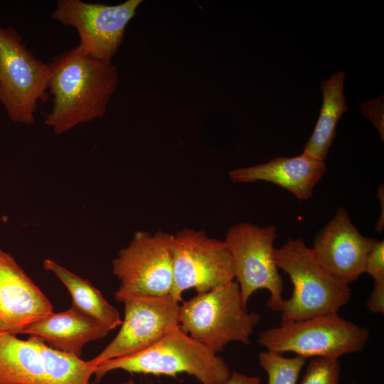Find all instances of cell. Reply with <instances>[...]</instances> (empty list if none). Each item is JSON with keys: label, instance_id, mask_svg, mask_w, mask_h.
I'll return each mask as SVG.
<instances>
[{"label": "cell", "instance_id": "cell-1", "mask_svg": "<svg viewBox=\"0 0 384 384\" xmlns=\"http://www.w3.org/2000/svg\"><path fill=\"white\" fill-rule=\"evenodd\" d=\"M118 71L78 46L56 55L48 64V91L53 106L44 123L62 134L105 115L117 90Z\"/></svg>", "mask_w": 384, "mask_h": 384}, {"label": "cell", "instance_id": "cell-2", "mask_svg": "<svg viewBox=\"0 0 384 384\" xmlns=\"http://www.w3.org/2000/svg\"><path fill=\"white\" fill-rule=\"evenodd\" d=\"M114 370L174 377L186 373L201 384H223L231 374L222 357L191 338L180 326L139 353L95 366V383Z\"/></svg>", "mask_w": 384, "mask_h": 384}, {"label": "cell", "instance_id": "cell-3", "mask_svg": "<svg viewBox=\"0 0 384 384\" xmlns=\"http://www.w3.org/2000/svg\"><path fill=\"white\" fill-rule=\"evenodd\" d=\"M277 268L286 272L293 291L284 299L282 321L302 320L338 313L351 299L348 284L328 272L302 238L290 239L274 250Z\"/></svg>", "mask_w": 384, "mask_h": 384}, {"label": "cell", "instance_id": "cell-4", "mask_svg": "<svg viewBox=\"0 0 384 384\" xmlns=\"http://www.w3.org/2000/svg\"><path fill=\"white\" fill-rule=\"evenodd\" d=\"M260 320L243 306L235 280L197 293L180 305L181 330L216 354L230 342L250 344Z\"/></svg>", "mask_w": 384, "mask_h": 384}, {"label": "cell", "instance_id": "cell-5", "mask_svg": "<svg viewBox=\"0 0 384 384\" xmlns=\"http://www.w3.org/2000/svg\"><path fill=\"white\" fill-rule=\"evenodd\" d=\"M370 338L369 331L331 313L311 318L281 321L260 333L257 341L267 351L292 352L307 359H338L360 353Z\"/></svg>", "mask_w": 384, "mask_h": 384}, {"label": "cell", "instance_id": "cell-6", "mask_svg": "<svg viewBox=\"0 0 384 384\" xmlns=\"http://www.w3.org/2000/svg\"><path fill=\"white\" fill-rule=\"evenodd\" d=\"M95 366L30 336L0 331V384H90Z\"/></svg>", "mask_w": 384, "mask_h": 384}, {"label": "cell", "instance_id": "cell-7", "mask_svg": "<svg viewBox=\"0 0 384 384\" xmlns=\"http://www.w3.org/2000/svg\"><path fill=\"white\" fill-rule=\"evenodd\" d=\"M48 64L36 58L11 26L0 24V102L14 123L31 125L49 98Z\"/></svg>", "mask_w": 384, "mask_h": 384}, {"label": "cell", "instance_id": "cell-8", "mask_svg": "<svg viewBox=\"0 0 384 384\" xmlns=\"http://www.w3.org/2000/svg\"><path fill=\"white\" fill-rule=\"evenodd\" d=\"M277 229L274 225L259 227L240 222L231 225L224 242L233 258L235 281L238 282L243 306L252 294L259 289L270 292L267 306L281 312L283 280L274 261V240Z\"/></svg>", "mask_w": 384, "mask_h": 384}, {"label": "cell", "instance_id": "cell-9", "mask_svg": "<svg viewBox=\"0 0 384 384\" xmlns=\"http://www.w3.org/2000/svg\"><path fill=\"white\" fill-rule=\"evenodd\" d=\"M115 299L123 304L124 318L112 341L88 361L94 366L139 353L179 326L180 302L171 294L154 296L118 289Z\"/></svg>", "mask_w": 384, "mask_h": 384}, {"label": "cell", "instance_id": "cell-10", "mask_svg": "<svg viewBox=\"0 0 384 384\" xmlns=\"http://www.w3.org/2000/svg\"><path fill=\"white\" fill-rule=\"evenodd\" d=\"M173 287L171 295L183 302L184 291L205 292L235 279L233 258L224 240L205 231L184 228L172 241Z\"/></svg>", "mask_w": 384, "mask_h": 384}, {"label": "cell", "instance_id": "cell-11", "mask_svg": "<svg viewBox=\"0 0 384 384\" xmlns=\"http://www.w3.org/2000/svg\"><path fill=\"white\" fill-rule=\"evenodd\" d=\"M142 1L127 0L110 6L80 0H59L51 17L77 31L80 38L78 46L85 52L112 62L123 42L126 27Z\"/></svg>", "mask_w": 384, "mask_h": 384}, {"label": "cell", "instance_id": "cell-12", "mask_svg": "<svg viewBox=\"0 0 384 384\" xmlns=\"http://www.w3.org/2000/svg\"><path fill=\"white\" fill-rule=\"evenodd\" d=\"M174 234L159 230L134 233L112 262L119 289L154 296L171 294L173 287Z\"/></svg>", "mask_w": 384, "mask_h": 384}, {"label": "cell", "instance_id": "cell-13", "mask_svg": "<svg viewBox=\"0 0 384 384\" xmlns=\"http://www.w3.org/2000/svg\"><path fill=\"white\" fill-rule=\"evenodd\" d=\"M377 242L361 235L347 210L340 207L316 235L311 250L328 272L348 284L365 272L368 255Z\"/></svg>", "mask_w": 384, "mask_h": 384}, {"label": "cell", "instance_id": "cell-14", "mask_svg": "<svg viewBox=\"0 0 384 384\" xmlns=\"http://www.w3.org/2000/svg\"><path fill=\"white\" fill-rule=\"evenodd\" d=\"M53 305L15 259L0 248V331L19 334Z\"/></svg>", "mask_w": 384, "mask_h": 384}, {"label": "cell", "instance_id": "cell-15", "mask_svg": "<svg viewBox=\"0 0 384 384\" xmlns=\"http://www.w3.org/2000/svg\"><path fill=\"white\" fill-rule=\"evenodd\" d=\"M326 170L324 161L303 151L297 156H277L266 163L233 169L229 176L235 183L270 182L287 189L297 199L306 201Z\"/></svg>", "mask_w": 384, "mask_h": 384}, {"label": "cell", "instance_id": "cell-16", "mask_svg": "<svg viewBox=\"0 0 384 384\" xmlns=\"http://www.w3.org/2000/svg\"><path fill=\"white\" fill-rule=\"evenodd\" d=\"M110 330L70 306L35 321L20 332L36 337L54 349L80 357L89 342L105 338Z\"/></svg>", "mask_w": 384, "mask_h": 384}, {"label": "cell", "instance_id": "cell-17", "mask_svg": "<svg viewBox=\"0 0 384 384\" xmlns=\"http://www.w3.org/2000/svg\"><path fill=\"white\" fill-rule=\"evenodd\" d=\"M43 267L53 272L68 289L72 299V308L101 323L110 331L122 324L118 310L88 279L76 275L50 259L43 261Z\"/></svg>", "mask_w": 384, "mask_h": 384}, {"label": "cell", "instance_id": "cell-18", "mask_svg": "<svg viewBox=\"0 0 384 384\" xmlns=\"http://www.w3.org/2000/svg\"><path fill=\"white\" fill-rule=\"evenodd\" d=\"M345 73L338 72L321 82L323 103L314 130L304 151L325 161L336 134L337 122L348 108L343 95Z\"/></svg>", "mask_w": 384, "mask_h": 384}, {"label": "cell", "instance_id": "cell-19", "mask_svg": "<svg viewBox=\"0 0 384 384\" xmlns=\"http://www.w3.org/2000/svg\"><path fill=\"white\" fill-rule=\"evenodd\" d=\"M258 360L267 375V384H297L306 361L297 355L288 358L267 350L259 353Z\"/></svg>", "mask_w": 384, "mask_h": 384}, {"label": "cell", "instance_id": "cell-20", "mask_svg": "<svg viewBox=\"0 0 384 384\" xmlns=\"http://www.w3.org/2000/svg\"><path fill=\"white\" fill-rule=\"evenodd\" d=\"M341 365L338 359L312 358L300 384H338Z\"/></svg>", "mask_w": 384, "mask_h": 384}, {"label": "cell", "instance_id": "cell-21", "mask_svg": "<svg viewBox=\"0 0 384 384\" xmlns=\"http://www.w3.org/2000/svg\"><path fill=\"white\" fill-rule=\"evenodd\" d=\"M365 272L373 279V285L384 284V242L378 241L369 252Z\"/></svg>", "mask_w": 384, "mask_h": 384}, {"label": "cell", "instance_id": "cell-22", "mask_svg": "<svg viewBox=\"0 0 384 384\" xmlns=\"http://www.w3.org/2000/svg\"><path fill=\"white\" fill-rule=\"evenodd\" d=\"M261 382L259 376L248 375L232 370L230 378L223 384H261Z\"/></svg>", "mask_w": 384, "mask_h": 384}, {"label": "cell", "instance_id": "cell-23", "mask_svg": "<svg viewBox=\"0 0 384 384\" xmlns=\"http://www.w3.org/2000/svg\"><path fill=\"white\" fill-rule=\"evenodd\" d=\"M376 196L380 205V214L375 223V228L377 232L382 233L384 229V186L380 184L377 190Z\"/></svg>", "mask_w": 384, "mask_h": 384}, {"label": "cell", "instance_id": "cell-24", "mask_svg": "<svg viewBox=\"0 0 384 384\" xmlns=\"http://www.w3.org/2000/svg\"><path fill=\"white\" fill-rule=\"evenodd\" d=\"M122 384H136V383L133 379L130 378V379L124 381Z\"/></svg>", "mask_w": 384, "mask_h": 384}]
</instances>
